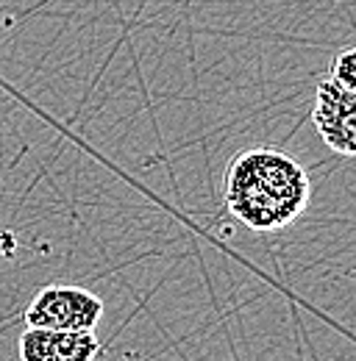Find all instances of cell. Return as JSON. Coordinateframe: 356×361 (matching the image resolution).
<instances>
[{
    "instance_id": "obj_1",
    "label": "cell",
    "mask_w": 356,
    "mask_h": 361,
    "mask_svg": "<svg viewBox=\"0 0 356 361\" xmlns=\"http://www.w3.org/2000/svg\"><path fill=\"white\" fill-rule=\"evenodd\" d=\"M222 197L242 226L265 233L287 228L304 214L312 180L292 156L273 147H251L228 161Z\"/></svg>"
},
{
    "instance_id": "obj_2",
    "label": "cell",
    "mask_w": 356,
    "mask_h": 361,
    "mask_svg": "<svg viewBox=\"0 0 356 361\" xmlns=\"http://www.w3.org/2000/svg\"><path fill=\"white\" fill-rule=\"evenodd\" d=\"M103 317V300L81 286H44L25 309V322L47 331L95 328Z\"/></svg>"
},
{
    "instance_id": "obj_3",
    "label": "cell",
    "mask_w": 356,
    "mask_h": 361,
    "mask_svg": "<svg viewBox=\"0 0 356 361\" xmlns=\"http://www.w3.org/2000/svg\"><path fill=\"white\" fill-rule=\"evenodd\" d=\"M356 90H345L337 81L326 78L317 84V100L312 109V123L323 142L343 156H354L356 150Z\"/></svg>"
},
{
    "instance_id": "obj_4",
    "label": "cell",
    "mask_w": 356,
    "mask_h": 361,
    "mask_svg": "<svg viewBox=\"0 0 356 361\" xmlns=\"http://www.w3.org/2000/svg\"><path fill=\"white\" fill-rule=\"evenodd\" d=\"M53 348H56V361H95L100 342L95 336V328L53 331Z\"/></svg>"
},
{
    "instance_id": "obj_5",
    "label": "cell",
    "mask_w": 356,
    "mask_h": 361,
    "mask_svg": "<svg viewBox=\"0 0 356 361\" xmlns=\"http://www.w3.org/2000/svg\"><path fill=\"white\" fill-rule=\"evenodd\" d=\"M20 361H56L53 331L28 325L20 336Z\"/></svg>"
},
{
    "instance_id": "obj_6",
    "label": "cell",
    "mask_w": 356,
    "mask_h": 361,
    "mask_svg": "<svg viewBox=\"0 0 356 361\" xmlns=\"http://www.w3.org/2000/svg\"><path fill=\"white\" fill-rule=\"evenodd\" d=\"M328 78L337 81V84L345 87V90H356V50L354 47H345V50H340V53L331 59Z\"/></svg>"
}]
</instances>
